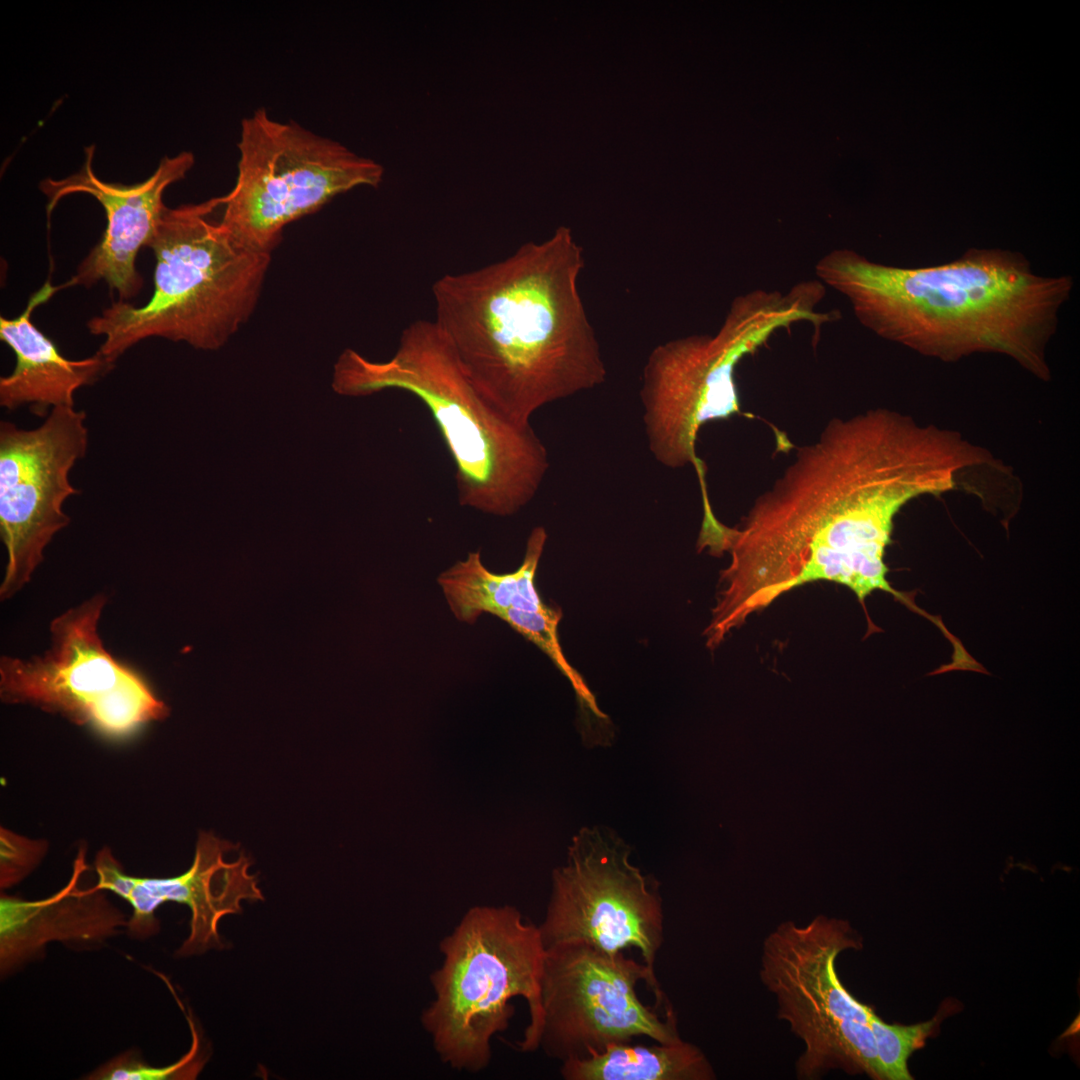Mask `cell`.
<instances>
[{
	"mask_svg": "<svg viewBox=\"0 0 1080 1080\" xmlns=\"http://www.w3.org/2000/svg\"><path fill=\"white\" fill-rule=\"evenodd\" d=\"M642 980L664 1000L655 973L623 952L582 942L546 947L537 1049L564 1062L639 1036L681 1040L672 1006L663 1019L640 1001L636 986Z\"/></svg>",
	"mask_w": 1080,
	"mask_h": 1080,
	"instance_id": "obj_11",
	"label": "cell"
},
{
	"mask_svg": "<svg viewBox=\"0 0 1080 1080\" xmlns=\"http://www.w3.org/2000/svg\"><path fill=\"white\" fill-rule=\"evenodd\" d=\"M236 848L214 834L201 832L193 863L186 872L170 878H145L125 873L111 850L105 847L95 857L94 887L111 891L129 903L132 914L126 931L133 938L155 935L159 931L155 910L162 903L176 902L191 910L189 935L176 955L187 957L221 949L220 920L228 914L240 913L243 900L264 899L256 877L248 872L251 860L242 853L234 861L226 859Z\"/></svg>",
	"mask_w": 1080,
	"mask_h": 1080,
	"instance_id": "obj_14",
	"label": "cell"
},
{
	"mask_svg": "<svg viewBox=\"0 0 1080 1080\" xmlns=\"http://www.w3.org/2000/svg\"><path fill=\"white\" fill-rule=\"evenodd\" d=\"M566 1080H714L704 1052L683 1039L655 1045L615 1043L599 1052L562 1062Z\"/></svg>",
	"mask_w": 1080,
	"mask_h": 1080,
	"instance_id": "obj_19",
	"label": "cell"
},
{
	"mask_svg": "<svg viewBox=\"0 0 1080 1080\" xmlns=\"http://www.w3.org/2000/svg\"><path fill=\"white\" fill-rule=\"evenodd\" d=\"M937 1019L914 1025L888 1024L875 1015L871 1028L885 1080H911L907 1061L935 1029Z\"/></svg>",
	"mask_w": 1080,
	"mask_h": 1080,
	"instance_id": "obj_22",
	"label": "cell"
},
{
	"mask_svg": "<svg viewBox=\"0 0 1080 1080\" xmlns=\"http://www.w3.org/2000/svg\"><path fill=\"white\" fill-rule=\"evenodd\" d=\"M86 850L79 849L67 884L49 897L24 900L1 894V978L44 954L51 942L89 948L127 928L128 919L94 886L81 888Z\"/></svg>",
	"mask_w": 1080,
	"mask_h": 1080,
	"instance_id": "obj_16",
	"label": "cell"
},
{
	"mask_svg": "<svg viewBox=\"0 0 1080 1080\" xmlns=\"http://www.w3.org/2000/svg\"><path fill=\"white\" fill-rule=\"evenodd\" d=\"M862 940L844 919L818 915L805 925L778 924L763 941L759 976L776 999L777 1017L804 1043L797 1078L817 1080L832 1070L885 1080L871 1021L873 1009L842 984L836 960Z\"/></svg>",
	"mask_w": 1080,
	"mask_h": 1080,
	"instance_id": "obj_8",
	"label": "cell"
},
{
	"mask_svg": "<svg viewBox=\"0 0 1080 1080\" xmlns=\"http://www.w3.org/2000/svg\"><path fill=\"white\" fill-rule=\"evenodd\" d=\"M192 1034L190 1050L178 1061L163 1067L147 1064L138 1053L124 1052L99 1068L85 1079L91 1080H192L203 1069L206 1059L200 1051V1037L190 1016H187Z\"/></svg>",
	"mask_w": 1080,
	"mask_h": 1080,
	"instance_id": "obj_21",
	"label": "cell"
},
{
	"mask_svg": "<svg viewBox=\"0 0 1080 1080\" xmlns=\"http://www.w3.org/2000/svg\"><path fill=\"white\" fill-rule=\"evenodd\" d=\"M825 287L799 282L787 291L753 289L736 296L716 332L691 334L656 346L643 369L640 390L648 448L668 468L692 465L700 429L741 413L735 371L778 331L799 323L816 329L836 319L818 310Z\"/></svg>",
	"mask_w": 1080,
	"mask_h": 1080,
	"instance_id": "obj_6",
	"label": "cell"
},
{
	"mask_svg": "<svg viewBox=\"0 0 1080 1080\" xmlns=\"http://www.w3.org/2000/svg\"><path fill=\"white\" fill-rule=\"evenodd\" d=\"M221 197L165 207L147 247L155 269L151 298L142 306L114 302L87 328L103 336L98 352L116 360L147 338L217 350L249 320L259 302L271 252L251 248L211 214Z\"/></svg>",
	"mask_w": 1080,
	"mask_h": 1080,
	"instance_id": "obj_5",
	"label": "cell"
},
{
	"mask_svg": "<svg viewBox=\"0 0 1080 1080\" xmlns=\"http://www.w3.org/2000/svg\"><path fill=\"white\" fill-rule=\"evenodd\" d=\"M332 388L352 397L386 389L417 397L452 457L463 507L513 515L535 497L548 471L546 447L531 423L512 420L478 391L433 320L409 324L385 361L345 349L334 365Z\"/></svg>",
	"mask_w": 1080,
	"mask_h": 1080,
	"instance_id": "obj_4",
	"label": "cell"
},
{
	"mask_svg": "<svg viewBox=\"0 0 1080 1080\" xmlns=\"http://www.w3.org/2000/svg\"><path fill=\"white\" fill-rule=\"evenodd\" d=\"M94 152V146L87 147L85 162L77 173L60 180L45 179L40 189L48 198V215L63 197L74 193L89 194L103 206L107 219L103 236L80 263L69 285L89 287L104 281L117 292L119 301H127L142 288L136 257L143 246H148L166 207L164 191L185 177L195 159L187 151L165 156L148 179L127 186L105 182L95 175Z\"/></svg>",
	"mask_w": 1080,
	"mask_h": 1080,
	"instance_id": "obj_15",
	"label": "cell"
},
{
	"mask_svg": "<svg viewBox=\"0 0 1080 1080\" xmlns=\"http://www.w3.org/2000/svg\"><path fill=\"white\" fill-rule=\"evenodd\" d=\"M630 853L622 839L598 827L583 828L574 837L566 864L553 873L539 925L545 948L566 942L609 954L635 948L655 973L664 942L659 883L630 862Z\"/></svg>",
	"mask_w": 1080,
	"mask_h": 1080,
	"instance_id": "obj_12",
	"label": "cell"
},
{
	"mask_svg": "<svg viewBox=\"0 0 1080 1080\" xmlns=\"http://www.w3.org/2000/svg\"><path fill=\"white\" fill-rule=\"evenodd\" d=\"M815 273L883 339L946 362L999 353L1042 380L1050 379L1047 345L1074 284L1067 275H1037L1022 253L1001 248H969L950 262L914 268L837 248Z\"/></svg>",
	"mask_w": 1080,
	"mask_h": 1080,
	"instance_id": "obj_3",
	"label": "cell"
},
{
	"mask_svg": "<svg viewBox=\"0 0 1080 1080\" xmlns=\"http://www.w3.org/2000/svg\"><path fill=\"white\" fill-rule=\"evenodd\" d=\"M48 843L0 828V887L7 889L25 879L44 859Z\"/></svg>",
	"mask_w": 1080,
	"mask_h": 1080,
	"instance_id": "obj_23",
	"label": "cell"
},
{
	"mask_svg": "<svg viewBox=\"0 0 1080 1080\" xmlns=\"http://www.w3.org/2000/svg\"><path fill=\"white\" fill-rule=\"evenodd\" d=\"M442 965L431 975L435 998L421 1022L441 1061L478 1072L491 1039L508 1028L510 1000L522 997L529 1024L518 1046L537 1049L546 948L539 926L511 906L471 908L440 943Z\"/></svg>",
	"mask_w": 1080,
	"mask_h": 1080,
	"instance_id": "obj_7",
	"label": "cell"
},
{
	"mask_svg": "<svg viewBox=\"0 0 1080 1080\" xmlns=\"http://www.w3.org/2000/svg\"><path fill=\"white\" fill-rule=\"evenodd\" d=\"M61 288L47 281L20 315L0 318V338L16 356L13 371L0 378V405L8 410L28 406L34 414L46 417L53 408L74 407L76 390L95 383L114 368L115 363L98 351L84 359H67L33 324L34 309Z\"/></svg>",
	"mask_w": 1080,
	"mask_h": 1080,
	"instance_id": "obj_17",
	"label": "cell"
},
{
	"mask_svg": "<svg viewBox=\"0 0 1080 1080\" xmlns=\"http://www.w3.org/2000/svg\"><path fill=\"white\" fill-rule=\"evenodd\" d=\"M85 420L84 411L60 406L35 429L0 424V533L7 551L2 600L30 581L46 546L70 522L63 504L79 493L69 473L87 451Z\"/></svg>",
	"mask_w": 1080,
	"mask_h": 1080,
	"instance_id": "obj_13",
	"label": "cell"
},
{
	"mask_svg": "<svg viewBox=\"0 0 1080 1080\" xmlns=\"http://www.w3.org/2000/svg\"><path fill=\"white\" fill-rule=\"evenodd\" d=\"M561 617L560 609L549 606L539 611L509 609L498 616L516 632L533 642L552 660L570 681L583 710H588L599 720H607L608 716L600 710L594 695L582 677L565 658L558 639V625Z\"/></svg>",
	"mask_w": 1080,
	"mask_h": 1080,
	"instance_id": "obj_20",
	"label": "cell"
},
{
	"mask_svg": "<svg viewBox=\"0 0 1080 1080\" xmlns=\"http://www.w3.org/2000/svg\"><path fill=\"white\" fill-rule=\"evenodd\" d=\"M547 541L544 527L528 536L521 565L511 573L497 574L483 563L481 552H469L437 578L446 602L461 622L473 624L484 613L498 617L509 609L544 610L535 579Z\"/></svg>",
	"mask_w": 1080,
	"mask_h": 1080,
	"instance_id": "obj_18",
	"label": "cell"
},
{
	"mask_svg": "<svg viewBox=\"0 0 1080 1080\" xmlns=\"http://www.w3.org/2000/svg\"><path fill=\"white\" fill-rule=\"evenodd\" d=\"M988 453L955 432L877 408L829 421L801 446L738 526L717 520L702 548L730 554L705 629L715 649L732 630L807 583L847 587L863 602L887 580L885 551L894 518L915 497L956 486L960 471Z\"/></svg>",
	"mask_w": 1080,
	"mask_h": 1080,
	"instance_id": "obj_1",
	"label": "cell"
},
{
	"mask_svg": "<svg viewBox=\"0 0 1080 1080\" xmlns=\"http://www.w3.org/2000/svg\"><path fill=\"white\" fill-rule=\"evenodd\" d=\"M238 150L220 222L241 243L271 253L286 226L354 188L378 187L384 175L376 161L265 108L242 120Z\"/></svg>",
	"mask_w": 1080,
	"mask_h": 1080,
	"instance_id": "obj_9",
	"label": "cell"
},
{
	"mask_svg": "<svg viewBox=\"0 0 1080 1080\" xmlns=\"http://www.w3.org/2000/svg\"><path fill=\"white\" fill-rule=\"evenodd\" d=\"M583 247L558 227L542 242L432 285L434 322L478 391L512 420L606 380L578 281Z\"/></svg>",
	"mask_w": 1080,
	"mask_h": 1080,
	"instance_id": "obj_2",
	"label": "cell"
},
{
	"mask_svg": "<svg viewBox=\"0 0 1080 1080\" xmlns=\"http://www.w3.org/2000/svg\"><path fill=\"white\" fill-rule=\"evenodd\" d=\"M106 602L96 594L55 618L51 646L42 656L1 657V700L61 715L113 739L164 720L167 705L102 644L97 625Z\"/></svg>",
	"mask_w": 1080,
	"mask_h": 1080,
	"instance_id": "obj_10",
	"label": "cell"
}]
</instances>
